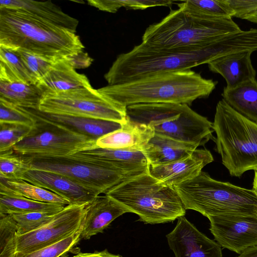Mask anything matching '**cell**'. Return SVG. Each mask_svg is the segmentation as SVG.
Instances as JSON below:
<instances>
[{"label":"cell","mask_w":257,"mask_h":257,"mask_svg":"<svg viewBox=\"0 0 257 257\" xmlns=\"http://www.w3.org/2000/svg\"><path fill=\"white\" fill-rule=\"evenodd\" d=\"M80 231L81 229L59 242L36 251L27 253L16 252L14 257H61L68 252L76 251L75 247L81 239Z\"/></svg>","instance_id":"obj_34"},{"label":"cell","mask_w":257,"mask_h":257,"mask_svg":"<svg viewBox=\"0 0 257 257\" xmlns=\"http://www.w3.org/2000/svg\"><path fill=\"white\" fill-rule=\"evenodd\" d=\"M0 45L53 62L83 51L79 36L17 8L0 6Z\"/></svg>","instance_id":"obj_1"},{"label":"cell","mask_w":257,"mask_h":257,"mask_svg":"<svg viewBox=\"0 0 257 257\" xmlns=\"http://www.w3.org/2000/svg\"><path fill=\"white\" fill-rule=\"evenodd\" d=\"M252 53L243 51L221 56L210 61L207 64L208 68L224 78L226 88H234L255 79L256 71L250 58Z\"/></svg>","instance_id":"obj_20"},{"label":"cell","mask_w":257,"mask_h":257,"mask_svg":"<svg viewBox=\"0 0 257 257\" xmlns=\"http://www.w3.org/2000/svg\"><path fill=\"white\" fill-rule=\"evenodd\" d=\"M72 257H122L119 254H115L109 252L105 249L102 251H95L93 252H79Z\"/></svg>","instance_id":"obj_42"},{"label":"cell","mask_w":257,"mask_h":257,"mask_svg":"<svg viewBox=\"0 0 257 257\" xmlns=\"http://www.w3.org/2000/svg\"><path fill=\"white\" fill-rule=\"evenodd\" d=\"M178 8L203 16L213 18H232L233 12L226 0H187L175 1Z\"/></svg>","instance_id":"obj_30"},{"label":"cell","mask_w":257,"mask_h":257,"mask_svg":"<svg viewBox=\"0 0 257 257\" xmlns=\"http://www.w3.org/2000/svg\"><path fill=\"white\" fill-rule=\"evenodd\" d=\"M71 156L114 170L127 179L147 172L149 166L148 160L141 150L102 148L94 146Z\"/></svg>","instance_id":"obj_13"},{"label":"cell","mask_w":257,"mask_h":257,"mask_svg":"<svg viewBox=\"0 0 257 257\" xmlns=\"http://www.w3.org/2000/svg\"><path fill=\"white\" fill-rule=\"evenodd\" d=\"M186 210L209 217L222 215H257V195L229 182L217 181L201 171L196 177L173 187Z\"/></svg>","instance_id":"obj_6"},{"label":"cell","mask_w":257,"mask_h":257,"mask_svg":"<svg viewBox=\"0 0 257 257\" xmlns=\"http://www.w3.org/2000/svg\"><path fill=\"white\" fill-rule=\"evenodd\" d=\"M154 134V129L152 126L127 120L122 124L120 129L98 139L95 146L102 148L142 151Z\"/></svg>","instance_id":"obj_22"},{"label":"cell","mask_w":257,"mask_h":257,"mask_svg":"<svg viewBox=\"0 0 257 257\" xmlns=\"http://www.w3.org/2000/svg\"><path fill=\"white\" fill-rule=\"evenodd\" d=\"M0 80L28 84L37 83L17 51L2 45H0Z\"/></svg>","instance_id":"obj_29"},{"label":"cell","mask_w":257,"mask_h":257,"mask_svg":"<svg viewBox=\"0 0 257 257\" xmlns=\"http://www.w3.org/2000/svg\"><path fill=\"white\" fill-rule=\"evenodd\" d=\"M126 107L102 96L92 87L42 95V112L94 118L125 123Z\"/></svg>","instance_id":"obj_8"},{"label":"cell","mask_w":257,"mask_h":257,"mask_svg":"<svg viewBox=\"0 0 257 257\" xmlns=\"http://www.w3.org/2000/svg\"><path fill=\"white\" fill-rule=\"evenodd\" d=\"M56 214L45 212L10 214L15 221L17 235L25 234L39 229L49 222Z\"/></svg>","instance_id":"obj_36"},{"label":"cell","mask_w":257,"mask_h":257,"mask_svg":"<svg viewBox=\"0 0 257 257\" xmlns=\"http://www.w3.org/2000/svg\"><path fill=\"white\" fill-rule=\"evenodd\" d=\"M36 85L43 94L92 87L87 77L84 74L78 73L67 58L56 62Z\"/></svg>","instance_id":"obj_21"},{"label":"cell","mask_w":257,"mask_h":257,"mask_svg":"<svg viewBox=\"0 0 257 257\" xmlns=\"http://www.w3.org/2000/svg\"><path fill=\"white\" fill-rule=\"evenodd\" d=\"M23 108L37 118L87 137L95 143L99 138L120 129L122 126V123L111 120L49 114L42 112L38 109Z\"/></svg>","instance_id":"obj_18"},{"label":"cell","mask_w":257,"mask_h":257,"mask_svg":"<svg viewBox=\"0 0 257 257\" xmlns=\"http://www.w3.org/2000/svg\"><path fill=\"white\" fill-rule=\"evenodd\" d=\"M20 179L57 194L69 204L85 205L97 196L69 178L52 172L30 170Z\"/></svg>","instance_id":"obj_17"},{"label":"cell","mask_w":257,"mask_h":257,"mask_svg":"<svg viewBox=\"0 0 257 257\" xmlns=\"http://www.w3.org/2000/svg\"><path fill=\"white\" fill-rule=\"evenodd\" d=\"M88 4L100 10L116 13L124 7L127 9L144 10L157 6L170 7L175 1L168 0H89Z\"/></svg>","instance_id":"obj_33"},{"label":"cell","mask_w":257,"mask_h":257,"mask_svg":"<svg viewBox=\"0 0 257 257\" xmlns=\"http://www.w3.org/2000/svg\"><path fill=\"white\" fill-rule=\"evenodd\" d=\"M177 219L174 229L166 235L175 257H222L217 242L199 231L184 216Z\"/></svg>","instance_id":"obj_14"},{"label":"cell","mask_w":257,"mask_h":257,"mask_svg":"<svg viewBox=\"0 0 257 257\" xmlns=\"http://www.w3.org/2000/svg\"><path fill=\"white\" fill-rule=\"evenodd\" d=\"M237 257H257V245L246 248Z\"/></svg>","instance_id":"obj_43"},{"label":"cell","mask_w":257,"mask_h":257,"mask_svg":"<svg viewBox=\"0 0 257 257\" xmlns=\"http://www.w3.org/2000/svg\"><path fill=\"white\" fill-rule=\"evenodd\" d=\"M127 212L123 206L109 196H96L84 206L81 238L88 239L102 233L114 219Z\"/></svg>","instance_id":"obj_19"},{"label":"cell","mask_w":257,"mask_h":257,"mask_svg":"<svg viewBox=\"0 0 257 257\" xmlns=\"http://www.w3.org/2000/svg\"><path fill=\"white\" fill-rule=\"evenodd\" d=\"M198 145L177 141L164 136L154 134L142 151L149 165H163L191 155Z\"/></svg>","instance_id":"obj_23"},{"label":"cell","mask_w":257,"mask_h":257,"mask_svg":"<svg viewBox=\"0 0 257 257\" xmlns=\"http://www.w3.org/2000/svg\"><path fill=\"white\" fill-rule=\"evenodd\" d=\"M208 218L210 231L220 246L240 254L257 245V215H222Z\"/></svg>","instance_id":"obj_12"},{"label":"cell","mask_w":257,"mask_h":257,"mask_svg":"<svg viewBox=\"0 0 257 257\" xmlns=\"http://www.w3.org/2000/svg\"><path fill=\"white\" fill-rule=\"evenodd\" d=\"M222 99L234 110L257 123V81L245 82L233 88H224Z\"/></svg>","instance_id":"obj_27"},{"label":"cell","mask_w":257,"mask_h":257,"mask_svg":"<svg viewBox=\"0 0 257 257\" xmlns=\"http://www.w3.org/2000/svg\"><path fill=\"white\" fill-rule=\"evenodd\" d=\"M207 45L165 50L141 43L118 55L104 77L108 85H114L156 74L190 70L212 61Z\"/></svg>","instance_id":"obj_4"},{"label":"cell","mask_w":257,"mask_h":257,"mask_svg":"<svg viewBox=\"0 0 257 257\" xmlns=\"http://www.w3.org/2000/svg\"><path fill=\"white\" fill-rule=\"evenodd\" d=\"M217 83L190 69L156 74L97 90L104 97L125 107L152 103L189 106L197 99L209 96Z\"/></svg>","instance_id":"obj_2"},{"label":"cell","mask_w":257,"mask_h":257,"mask_svg":"<svg viewBox=\"0 0 257 257\" xmlns=\"http://www.w3.org/2000/svg\"><path fill=\"white\" fill-rule=\"evenodd\" d=\"M67 205L42 202L16 194L4 183L0 182V214L45 212L56 214Z\"/></svg>","instance_id":"obj_26"},{"label":"cell","mask_w":257,"mask_h":257,"mask_svg":"<svg viewBox=\"0 0 257 257\" xmlns=\"http://www.w3.org/2000/svg\"><path fill=\"white\" fill-rule=\"evenodd\" d=\"M67 58L75 69L87 68L93 61L88 54L83 51Z\"/></svg>","instance_id":"obj_41"},{"label":"cell","mask_w":257,"mask_h":257,"mask_svg":"<svg viewBox=\"0 0 257 257\" xmlns=\"http://www.w3.org/2000/svg\"><path fill=\"white\" fill-rule=\"evenodd\" d=\"M0 123L23 124L34 126L36 120L23 108L0 99Z\"/></svg>","instance_id":"obj_38"},{"label":"cell","mask_w":257,"mask_h":257,"mask_svg":"<svg viewBox=\"0 0 257 257\" xmlns=\"http://www.w3.org/2000/svg\"><path fill=\"white\" fill-rule=\"evenodd\" d=\"M34 126L0 123V153L13 150L14 146L27 136Z\"/></svg>","instance_id":"obj_37"},{"label":"cell","mask_w":257,"mask_h":257,"mask_svg":"<svg viewBox=\"0 0 257 257\" xmlns=\"http://www.w3.org/2000/svg\"><path fill=\"white\" fill-rule=\"evenodd\" d=\"M233 17L247 20L257 13V0H226Z\"/></svg>","instance_id":"obj_40"},{"label":"cell","mask_w":257,"mask_h":257,"mask_svg":"<svg viewBox=\"0 0 257 257\" xmlns=\"http://www.w3.org/2000/svg\"><path fill=\"white\" fill-rule=\"evenodd\" d=\"M31 169L63 175L98 196L127 180L111 169L92 164L71 155L28 156Z\"/></svg>","instance_id":"obj_9"},{"label":"cell","mask_w":257,"mask_h":257,"mask_svg":"<svg viewBox=\"0 0 257 257\" xmlns=\"http://www.w3.org/2000/svg\"><path fill=\"white\" fill-rule=\"evenodd\" d=\"M186 104L152 103L130 105L126 107L129 121L152 127L177 118Z\"/></svg>","instance_id":"obj_25"},{"label":"cell","mask_w":257,"mask_h":257,"mask_svg":"<svg viewBox=\"0 0 257 257\" xmlns=\"http://www.w3.org/2000/svg\"><path fill=\"white\" fill-rule=\"evenodd\" d=\"M1 181L13 192L25 198L42 202L69 204L67 200L57 194L23 180L1 178Z\"/></svg>","instance_id":"obj_31"},{"label":"cell","mask_w":257,"mask_h":257,"mask_svg":"<svg viewBox=\"0 0 257 257\" xmlns=\"http://www.w3.org/2000/svg\"><path fill=\"white\" fill-rule=\"evenodd\" d=\"M85 205H67L39 229L23 235L16 234V252L27 253L36 251L59 242L81 229Z\"/></svg>","instance_id":"obj_11"},{"label":"cell","mask_w":257,"mask_h":257,"mask_svg":"<svg viewBox=\"0 0 257 257\" xmlns=\"http://www.w3.org/2000/svg\"><path fill=\"white\" fill-rule=\"evenodd\" d=\"M247 21L257 24V13L249 18Z\"/></svg>","instance_id":"obj_45"},{"label":"cell","mask_w":257,"mask_h":257,"mask_svg":"<svg viewBox=\"0 0 257 257\" xmlns=\"http://www.w3.org/2000/svg\"><path fill=\"white\" fill-rule=\"evenodd\" d=\"M16 223L9 214H0V257H14L16 249Z\"/></svg>","instance_id":"obj_35"},{"label":"cell","mask_w":257,"mask_h":257,"mask_svg":"<svg viewBox=\"0 0 257 257\" xmlns=\"http://www.w3.org/2000/svg\"><path fill=\"white\" fill-rule=\"evenodd\" d=\"M232 18H213L171 10L161 21L145 30L142 43L157 49L201 47L221 37L240 30Z\"/></svg>","instance_id":"obj_3"},{"label":"cell","mask_w":257,"mask_h":257,"mask_svg":"<svg viewBox=\"0 0 257 257\" xmlns=\"http://www.w3.org/2000/svg\"><path fill=\"white\" fill-rule=\"evenodd\" d=\"M137 214L145 224L173 222L184 216L186 209L176 190L148 172L127 179L105 193Z\"/></svg>","instance_id":"obj_5"},{"label":"cell","mask_w":257,"mask_h":257,"mask_svg":"<svg viewBox=\"0 0 257 257\" xmlns=\"http://www.w3.org/2000/svg\"><path fill=\"white\" fill-rule=\"evenodd\" d=\"M15 50L17 51L24 64L37 82L50 70L56 62L24 50Z\"/></svg>","instance_id":"obj_39"},{"label":"cell","mask_w":257,"mask_h":257,"mask_svg":"<svg viewBox=\"0 0 257 257\" xmlns=\"http://www.w3.org/2000/svg\"><path fill=\"white\" fill-rule=\"evenodd\" d=\"M153 127L155 134L199 146L215 140L213 122L187 104L177 118Z\"/></svg>","instance_id":"obj_15"},{"label":"cell","mask_w":257,"mask_h":257,"mask_svg":"<svg viewBox=\"0 0 257 257\" xmlns=\"http://www.w3.org/2000/svg\"><path fill=\"white\" fill-rule=\"evenodd\" d=\"M257 195V170H254V175L252 183V189Z\"/></svg>","instance_id":"obj_44"},{"label":"cell","mask_w":257,"mask_h":257,"mask_svg":"<svg viewBox=\"0 0 257 257\" xmlns=\"http://www.w3.org/2000/svg\"><path fill=\"white\" fill-rule=\"evenodd\" d=\"M42 95L35 84L0 80V99L17 106L38 109Z\"/></svg>","instance_id":"obj_28"},{"label":"cell","mask_w":257,"mask_h":257,"mask_svg":"<svg viewBox=\"0 0 257 257\" xmlns=\"http://www.w3.org/2000/svg\"><path fill=\"white\" fill-rule=\"evenodd\" d=\"M31 169L29 157L16 153L13 149L0 153V178L20 179Z\"/></svg>","instance_id":"obj_32"},{"label":"cell","mask_w":257,"mask_h":257,"mask_svg":"<svg viewBox=\"0 0 257 257\" xmlns=\"http://www.w3.org/2000/svg\"><path fill=\"white\" fill-rule=\"evenodd\" d=\"M32 116L36 124L27 136L14 146L13 149L17 153L65 156L95 146L96 143L87 137Z\"/></svg>","instance_id":"obj_10"},{"label":"cell","mask_w":257,"mask_h":257,"mask_svg":"<svg viewBox=\"0 0 257 257\" xmlns=\"http://www.w3.org/2000/svg\"><path fill=\"white\" fill-rule=\"evenodd\" d=\"M0 6L20 9L40 19L76 32L78 21L64 13L51 1L1 0Z\"/></svg>","instance_id":"obj_24"},{"label":"cell","mask_w":257,"mask_h":257,"mask_svg":"<svg viewBox=\"0 0 257 257\" xmlns=\"http://www.w3.org/2000/svg\"><path fill=\"white\" fill-rule=\"evenodd\" d=\"M213 160L209 150L196 149L189 156L170 163L149 165L148 173L165 185L174 187L197 176Z\"/></svg>","instance_id":"obj_16"},{"label":"cell","mask_w":257,"mask_h":257,"mask_svg":"<svg viewBox=\"0 0 257 257\" xmlns=\"http://www.w3.org/2000/svg\"><path fill=\"white\" fill-rule=\"evenodd\" d=\"M213 124L216 151L230 175L240 177L257 170V123L222 99L217 103Z\"/></svg>","instance_id":"obj_7"}]
</instances>
